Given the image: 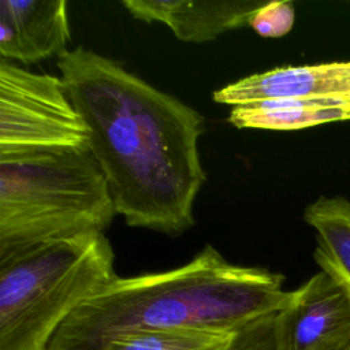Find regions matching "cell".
Here are the masks:
<instances>
[{"mask_svg":"<svg viewBox=\"0 0 350 350\" xmlns=\"http://www.w3.org/2000/svg\"><path fill=\"white\" fill-rule=\"evenodd\" d=\"M89 130L88 148L129 227L178 237L194 224L206 180L198 150L204 118L119 63L77 46L56 59Z\"/></svg>","mask_w":350,"mask_h":350,"instance_id":"1","label":"cell"},{"mask_svg":"<svg viewBox=\"0 0 350 350\" xmlns=\"http://www.w3.org/2000/svg\"><path fill=\"white\" fill-rule=\"evenodd\" d=\"M283 284L282 273L232 264L206 245L178 268L118 276L66 319L46 350H98L137 332H237L291 302Z\"/></svg>","mask_w":350,"mask_h":350,"instance_id":"2","label":"cell"},{"mask_svg":"<svg viewBox=\"0 0 350 350\" xmlns=\"http://www.w3.org/2000/svg\"><path fill=\"white\" fill-rule=\"evenodd\" d=\"M115 215L89 148L0 154V258L44 242L104 232Z\"/></svg>","mask_w":350,"mask_h":350,"instance_id":"3","label":"cell"},{"mask_svg":"<svg viewBox=\"0 0 350 350\" xmlns=\"http://www.w3.org/2000/svg\"><path fill=\"white\" fill-rule=\"evenodd\" d=\"M104 232L44 242L0 258V350H46L59 327L113 279Z\"/></svg>","mask_w":350,"mask_h":350,"instance_id":"4","label":"cell"},{"mask_svg":"<svg viewBox=\"0 0 350 350\" xmlns=\"http://www.w3.org/2000/svg\"><path fill=\"white\" fill-rule=\"evenodd\" d=\"M86 123L60 77L0 60V154L85 149Z\"/></svg>","mask_w":350,"mask_h":350,"instance_id":"5","label":"cell"},{"mask_svg":"<svg viewBox=\"0 0 350 350\" xmlns=\"http://www.w3.org/2000/svg\"><path fill=\"white\" fill-rule=\"evenodd\" d=\"M288 350H350V293L324 271L293 290Z\"/></svg>","mask_w":350,"mask_h":350,"instance_id":"6","label":"cell"},{"mask_svg":"<svg viewBox=\"0 0 350 350\" xmlns=\"http://www.w3.org/2000/svg\"><path fill=\"white\" fill-rule=\"evenodd\" d=\"M350 100V60L286 66L252 74L213 93L232 107L273 100Z\"/></svg>","mask_w":350,"mask_h":350,"instance_id":"7","label":"cell"},{"mask_svg":"<svg viewBox=\"0 0 350 350\" xmlns=\"http://www.w3.org/2000/svg\"><path fill=\"white\" fill-rule=\"evenodd\" d=\"M70 25L64 0H0V56L25 64L67 52Z\"/></svg>","mask_w":350,"mask_h":350,"instance_id":"8","label":"cell"},{"mask_svg":"<svg viewBox=\"0 0 350 350\" xmlns=\"http://www.w3.org/2000/svg\"><path fill=\"white\" fill-rule=\"evenodd\" d=\"M260 0H123V7L146 23L168 26L182 41L202 44L249 26Z\"/></svg>","mask_w":350,"mask_h":350,"instance_id":"9","label":"cell"},{"mask_svg":"<svg viewBox=\"0 0 350 350\" xmlns=\"http://www.w3.org/2000/svg\"><path fill=\"white\" fill-rule=\"evenodd\" d=\"M350 120V100H273L232 107L228 122L238 129L294 131Z\"/></svg>","mask_w":350,"mask_h":350,"instance_id":"10","label":"cell"},{"mask_svg":"<svg viewBox=\"0 0 350 350\" xmlns=\"http://www.w3.org/2000/svg\"><path fill=\"white\" fill-rule=\"evenodd\" d=\"M304 219L316 231V262L350 293V200L321 196L305 208Z\"/></svg>","mask_w":350,"mask_h":350,"instance_id":"11","label":"cell"},{"mask_svg":"<svg viewBox=\"0 0 350 350\" xmlns=\"http://www.w3.org/2000/svg\"><path fill=\"white\" fill-rule=\"evenodd\" d=\"M237 332L174 329L118 336L98 350H224Z\"/></svg>","mask_w":350,"mask_h":350,"instance_id":"12","label":"cell"},{"mask_svg":"<svg viewBox=\"0 0 350 350\" xmlns=\"http://www.w3.org/2000/svg\"><path fill=\"white\" fill-rule=\"evenodd\" d=\"M286 308L238 329L224 350H288Z\"/></svg>","mask_w":350,"mask_h":350,"instance_id":"13","label":"cell"},{"mask_svg":"<svg viewBox=\"0 0 350 350\" xmlns=\"http://www.w3.org/2000/svg\"><path fill=\"white\" fill-rule=\"evenodd\" d=\"M295 11L290 1H265L252 16L249 26L261 37L279 38L294 26Z\"/></svg>","mask_w":350,"mask_h":350,"instance_id":"14","label":"cell"}]
</instances>
